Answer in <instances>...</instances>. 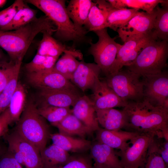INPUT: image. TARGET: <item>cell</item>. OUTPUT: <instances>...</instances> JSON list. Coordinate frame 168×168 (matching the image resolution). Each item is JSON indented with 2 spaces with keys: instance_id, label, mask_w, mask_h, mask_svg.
<instances>
[{
  "instance_id": "obj_1",
  "label": "cell",
  "mask_w": 168,
  "mask_h": 168,
  "mask_svg": "<svg viewBox=\"0 0 168 168\" xmlns=\"http://www.w3.org/2000/svg\"><path fill=\"white\" fill-rule=\"evenodd\" d=\"M122 110L126 117V131L153 134L157 138L168 140V110L153 105L143 98L128 102Z\"/></svg>"
},
{
  "instance_id": "obj_2",
  "label": "cell",
  "mask_w": 168,
  "mask_h": 168,
  "mask_svg": "<svg viewBox=\"0 0 168 168\" xmlns=\"http://www.w3.org/2000/svg\"><path fill=\"white\" fill-rule=\"evenodd\" d=\"M56 30L53 22L45 15L36 18L26 25L15 30H0V47L8 54L10 60L15 62L22 60L35 37L46 31L51 34Z\"/></svg>"
},
{
  "instance_id": "obj_3",
  "label": "cell",
  "mask_w": 168,
  "mask_h": 168,
  "mask_svg": "<svg viewBox=\"0 0 168 168\" xmlns=\"http://www.w3.org/2000/svg\"><path fill=\"white\" fill-rule=\"evenodd\" d=\"M25 2L41 11L53 22L56 27L55 35L58 40L72 41L74 46L77 44H89L92 42V39L86 36L89 32L85 27L76 26L69 18L65 0H27Z\"/></svg>"
},
{
  "instance_id": "obj_4",
  "label": "cell",
  "mask_w": 168,
  "mask_h": 168,
  "mask_svg": "<svg viewBox=\"0 0 168 168\" xmlns=\"http://www.w3.org/2000/svg\"><path fill=\"white\" fill-rule=\"evenodd\" d=\"M168 44L166 40H152L144 47L127 69L140 77L161 72L167 65Z\"/></svg>"
},
{
  "instance_id": "obj_5",
  "label": "cell",
  "mask_w": 168,
  "mask_h": 168,
  "mask_svg": "<svg viewBox=\"0 0 168 168\" xmlns=\"http://www.w3.org/2000/svg\"><path fill=\"white\" fill-rule=\"evenodd\" d=\"M32 101L26 103L15 129L40 152L46 147L50 133L49 126Z\"/></svg>"
},
{
  "instance_id": "obj_6",
  "label": "cell",
  "mask_w": 168,
  "mask_h": 168,
  "mask_svg": "<svg viewBox=\"0 0 168 168\" xmlns=\"http://www.w3.org/2000/svg\"><path fill=\"white\" fill-rule=\"evenodd\" d=\"M124 101H137L143 98V83L138 76L127 69L107 76L104 80Z\"/></svg>"
},
{
  "instance_id": "obj_7",
  "label": "cell",
  "mask_w": 168,
  "mask_h": 168,
  "mask_svg": "<svg viewBox=\"0 0 168 168\" xmlns=\"http://www.w3.org/2000/svg\"><path fill=\"white\" fill-rule=\"evenodd\" d=\"M98 38L97 42L90 43L88 52L93 56L94 61L107 76L110 74L116 57L122 45L115 41L109 35L106 28L93 31Z\"/></svg>"
},
{
  "instance_id": "obj_8",
  "label": "cell",
  "mask_w": 168,
  "mask_h": 168,
  "mask_svg": "<svg viewBox=\"0 0 168 168\" xmlns=\"http://www.w3.org/2000/svg\"><path fill=\"white\" fill-rule=\"evenodd\" d=\"M143 99L153 105L168 110V74L163 71L142 77Z\"/></svg>"
},
{
  "instance_id": "obj_9",
  "label": "cell",
  "mask_w": 168,
  "mask_h": 168,
  "mask_svg": "<svg viewBox=\"0 0 168 168\" xmlns=\"http://www.w3.org/2000/svg\"><path fill=\"white\" fill-rule=\"evenodd\" d=\"M153 134H140L136 136L127 147L122 151L116 152L120 158L123 168H139L144 163L149 145L155 137Z\"/></svg>"
},
{
  "instance_id": "obj_10",
  "label": "cell",
  "mask_w": 168,
  "mask_h": 168,
  "mask_svg": "<svg viewBox=\"0 0 168 168\" xmlns=\"http://www.w3.org/2000/svg\"><path fill=\"white\" fill-rule=\"evenodd\" d=\"M152 40H157L153 30L148 34L125 42L118 51L109 74L119 71L124 66H127L131 63L145 45Z\"/></svg>"
},
{
  "instance_id": "obj_11",
  "label": "cell",
  "mask_w": 168,
  "mask_h": 168,
  "mask_svg": "<svg viewBox=\"0 0 168 168\" xmlns=\"http://www.w3.org/2000/svg\"><path fill=\"white\" fill-rule=\"evenodd\" d=\"M157 11L150 13L139 12L125 25L117 29L119 37L124 42L136 37L148 34L153 30Z\"/></svg>"
},
{
  "instance_id": "obj_12",
  "label": "cell",
  "mask_w": 168,
  "mask_h": 168,
  "mask_svg": "<svg viewBox=\"0 0 168 168\" xmlns=\"http://www.w3.org/2000/svg\"><path fill=\"white\" fill-rule=\"evenodd\" d=\"M27 77L29 82L40 90H64L77 92L76 87L69 80L53 69L46 72L27 73Z\"/></svg>"
},
{
  "instance_id": "obj_13",
  "label": "cell",
  "mask_w": 168,
  "mask_h": 168,
  "mask_svg": "<svg viewBox=\"0 0 168 168\" xmlns=\"http://www.w3.org/2000/svg\"><path fill=\"white\" fill-rule=\"evenodd\" d=\"M91 90L92 101L96 110L124 107L128 103L123 100L105 81L98 78Z\"/></svg>"
},
{
  "instance_id": "obj_14",
  "label": "cell",
  "mask_w": 168,
  "mask_h": 168,
  "mask_svg": "<svg viewBox=\"0 0 168 168\" xmlns=\"http://www.w3.org/2000/svg\"><path fill=\"white\" fill-rule=\"evenodd\" d=\"M3 137L7 142H12L18 148L23 156L26 168H43L40 152L15 129Z\"/></svg>"
},
{
  "instance_id": "obj_15",
  "label": "cell",
  "mask_w": 168,
  "mask_h": 168,
  "mask_svg": "<svg viewBox=\"0 0 168 168\" xmlns=\"http://www.w3.org/2000/svg\"><path fill=\"white\" fill-rule=\"evenodd\" d=\"M96 3L105 16V28L109 27L116 31L139 12L137 9L114 8L107 1L96 0Z\"/></svg>"
},
{
  "instance_id": "obj_16",
  "label": "cell",
  "mask_w": 168,
  "mask_h": 168,
  "mask_svg": "<svg viewBox=\"0 0 168 168\" xmlns=\"http://www.w3.org/2000/svg\"><path fill=\"white\" fill-rule=\"evenodd\" d=\"M90 150L93 168H123L114 149L96 141L91 143Z\"/></svg>"
},
{
  "instance_id": "obj_17",
  "label": "cell",
  "mask_w": 168,
  "mask_h": 168,
  "mask_svg": "<svg viewBox=\"0 0 168 168\" xmlns=\"http://www.w3.org/2000/svg\"><path fill=\"white\" fill-rule=\"evenodd\" d=\"M41 106L67 108L73 106L81 97L77 92L64 90H40Z\"/></svg>"
},
{
  "instance_id": "obj_18",
  "label": "cell",
  "mask_w": 168,
  "mask_h": 168,
  "mask_svg": "<svg viewBox=\"0 0 168 168\" xmlns=\"http://www.w3.org/2000/svg\"><path fill=\"white\" fill-rule=\"evenodd\" d=\"M101 71L96 63L79 62L71 79L72 83L84 92L91 89Z\"/></svg>"
},
{
  "instance_id": "obj_19",
  "label": "cell",
  "mask_w": 168,
  "mask_h": 168,
  "mask_svg": "<svg viewBox=\"0 0 168 168\" xmlns=\"http://www.w3.org/2000/svg\"><path fill=\"white\" fill-rule=\"evenodd\" d=\"M96 132V141L120 151L129 146L130 143L128 141L130 142L140 134L122 130H110L100 128Z\"/></svg>"
},
{
  "instance_id": "obj_20",
  "label": "cell",
  "mask_w": 168,
  "mask_h": 168,
  "mask_svg": "<svg viewBox=\"0 0 168 168\" xmlns=\"http://www.w3.org/2000/svg\"><path fill=\"white\" fill-rule=\"evenodd\" d=\"M42 33L43 37L39 44L37 54L39 55L58 58L62 53H67L72 54L76 58H81L82 53L75 49L74 46H67L54 38L52 34L46 31Z\"/></svg>"
},
{
  "instance_id": "obj_21",
  "label": "cell",
  "mask_w": 168,
  "mask_h": 168,
  "mask_svg": "<svg viewBox=\"0 0 168 168\" xmlns=\"http://www.w3.org/2000/svg\"><path fill=\"white\" fill-rule=\"evenodd\" d=\"M72 106L71 113L92 131H96L100 128L95 109L88 96H81Z\"/></svg>"
},
{
  "instance_id": "obj_22",
  "label": "cell",
  "mask_w": 168,
  "mask_h": 168,
  "mask_svg": "<svg viewBox=\"0 0 168 168\" xmlns=\"http://www.w3.org/2000/svg\"><path fill=\"white\" fill-rule=\"evenodd\" d=\"M99 124L103 128L119 130L124 128L126 117L123 111L113 108L96 110Z\"/></svg>"
},
{
  "instance_id": "obj_23",
  "label": "cell",
  "mask_w": 168,
  "mask_h": 168,
  "mask_svg": "<svg viewBox=\"0 0 168 168\" xmlns=\"http://www.w3.org/2000/svg\"><path fill=\"white\" fill-rule=\"evenodd\" d=\"M53 144L68 152L81 153L90 149L91 142L82 138H75L59 133L50 134Z\"/></svg>"
},
{
  "instance_id": "obj_24",
  "label": "cell",
  "mask_w": 168,
  "mask_h": 168,
  "mask_svg": "<svg viewBox=\"0 0 168 168\" xmlns=\"http://www.w3.org/2000/svg\"><path fill=\"white\" fill-rule=\"evenodd\" d=\"M52 125L58 129L59 133L71 136L77 135L83 138L93 132L72 113Z\"/></svg>"
},
{
  "instance_id": "obj_25",
  "label": "cell",
  "mask_w": 168,
  "mask_h": 168,
  "mask_svg": "<svg viewBox=\"0 0 168 168\" xmlns=\"http://www.w3.org/2000/svg\"><path fill=\"white\" fill-rule=\"evenodd\" d=\"M40 154L43 168H55L65 164L70 156L68 152L52 144L45 147Z\"/></svg>"
},
{
  "instance_id": "obj_26",
  "label": "cell",
  "mask_w": 168,
  "mask_h": 168,
  "mask_svg": "<svg viewBox=\"0 0 168 168\" xmlns=\"http://www.w3.org/2000/svg\"><path fill=\"white\" fill-rule=\"evenodd\" d=\"M94 2L91 0H71L66 10L70 19L76 26L82 27Z\"/></svg>"
},
{
  "instance_id": "obj_27",
  "label": "cell",
  "mask_w": 168,
  "mask_h": 168,
  "mask_svg": "<svg viewBox=\"0 0 168 168\" xmlns=\"http://www.w3.org/2000/svg\"><path fill=\"white\" fill-rule=\"evenodd\" d=\"M26 92L23 85L18 82L7 108L9 113L11 124L18 121L26 104Z\"/></svg>"
},
{
  "instance_id": "obj_28",
  "label": "cell",
  "mask_w": 168,
  "mask_h": 168,
  "mask_svg": "<svg viewBox=\"0 0 168 168\" xmlns=\"http://www.w3.org/2000/svg\"><path fill=\"white\" fill-rule=\"evenodd\" d=\"M162 7L157 5L153 32L159 40L168 41V3L162 5Z\"/></svg>"
},
{
  "instance_id": "obj_29",
  "label": "cell",
  "mask_w": 168,
  "mask_h": 168,
  "mask_svg": "<svg viewBox=\"0 0 168 168\" xmlns=\"http://www.w3.org/2000/svg\"><path fill=\"white\" fill-rule=\"evenodd\" d=\"M37 12V10L30 8L25 3L17 12L11 22L0 30L10 31L18 29L36 18Z\"/></svg>"
},
{
  "instance_id": "obj_30",
  "label": "cell",
  "mask_w": 168,
  "mask_h": 168,
  "mask_svg": "<svg viewBox=\"0 0 168 168\" xmlns=\"http://www.w3.org/2000/svg\"><path fill=\"white\" fill-rule=\"evenodd\" d=\"M162 0H111L110 3L114 8L117 9L126 8L128 7L133 9H142L146 12L153 11L159 3H162Z\"/></svg>"
},
{
  "instance_id": "obj_31",
  "label": "cell",
  "mask_w": 168,
  "mask_h": 168,
  "mask_svg": "<svg viewBox=\"0 0 168 168\" xmlns=\"http://www.w3.org/2000/svg\"><path fill=\"white\" fill-rule=\"evenodd\" d=\"M76 58L70 54L64 53L56 62L53 70L71 80L79 63Z\"/></svg>"
},
{
  "instance_id": "obj_32",
  "label": "cell",
  "mask_w": 168,
  "mask_h": 168,
  "mask_svg": "<svg viewBox=\"0 0 168 168\" xmlns=\"http://www.w3.org/2000/svg\"><path fill=\"white\" fill-rule=\"evenodd\" d=\"M58 58L36 54L32 60L25 65L27 73L40 72L52 70Z\"/></svg>"
},
{
  "instance_id": "obj_33",
  "label": "cell",
  "mask_w": 168,
  "mask_h": 168,
  "mask_svg": "<svg viewBox=\"0 0 168 168\" xmlns=\"http://www.w3.org/2000/svg\"><path fill=\"white\" fill-rule=\"evenodd\" d=\"M40 114L52 125L57 123L71 113L70 107L64 108L51 106H40L37 107Z\"/></svg>"
},
{
  "instance_id": "obj_34",
  "label": "cell",
  "mask_w": 168,
  "mask_h": 168,
  "mask_svg": "<svg viewBox=\"0 0 168 168\" xmlns=\"http://www.w3.org/2000/svg\"><path fill=\"white\" fill-rule=\"evenodd\" d=\"M21 66L18 67L11 76L7 84L0 93V114L9 106L18 82Z\"/></svg>"
},
{
  "instance_id": "obj_35",
  "label": "cell",
  "mask_w": 168,
  "mask_h": 168,
  "mask_svg": "<svg viewBox=\"0 0 168 168\" xmlns=\"http://www.w3.org/2000/svg\"><path fill=\"white\" fill-rule=\"evenodd\" d=\"M105 19L102 11L94 2L84 24L85 28L88 31H94L105 28Z\"/></svg>"
},
{
  "instance_id": "obj_36",
  "label": "cell",
  "mask_w": 168,
  "mask_h": 168,
  "mask_svg": "<svg viewBox=\"0 0 168 168\" xmlns=\"http://www.w3.org/2000/svg\"><path fill=\"white\" fill-rule=\"evenodd\" d=\"M154 137L149 145L145 161L139 168H168L159 153Z\"/></svg>"
},
{
  "instance_id": "obj_37",
  "label": "cell",
  "mask_w": 168,
  "mask_h": 168,
  "mask_svg": "<svg viewBox=\"0 0 168 168\" xmlns=\"http://www.w3.org/2000/svg\"><path fill=\"white\" fill-rule=\"evenodd\" d=\"M22 62L15 63L10 60L0 63V93L5 87L16 68Z\"/></svg>"
},
{
  "instance_id": "obj_38",
  "label": "cell",
  "mask_w": 168,
  "mask_h": 168,
  "mask_svg": "<svg viewBox=\"0 0 168 168\" xmlns=\"http://www.w3.org/2000/svg\"><path fill=\"white\" fill-rule=\"evenodd\" d=\"M21 0H16L9 7L0 11V30L7 26L17 12L25 4Z\"/></svg>"
},
{
  "instance_id": "obj_39",
  "label": "cell",
  "mask_w": 168,
  "mask_h": 168,
  "mask_svg": "<svg viewBox=\"0 0 168 168\" xmlns=\"http://www.w3.org/2000/svg\"><path fill=\"white\" fill-rule=\"evenodd\" d=\"M91 158L80 153L70 156L65 164L55 168H93Z\"/></svg>"
},
{
  "instance_id": "obj_40",
  "label": "cell",
  "mask_w": 168,
  "mask_h": 168,
  "mask_svg": "<svg viewBox=\"0 0 168 168\" xmlns=\"http://www.w3.org/2000/svg\"><path fill=\"white\" fill-rule=\"evenodd\" d=\"M0 168H23L7 150L0 158Z\"/></svg>"
},
{
  "instance_id": "obj_41",
  "label": "cell",
  "mask_w": 168,
  "mask_h": 168,
  "mask_svg": "<svg viewBox=\"0 0 168 168\" xmlns=\"http://www.w3.org/2000/svg\"><path fill=\"white\" fill-rule=\"evenodd\" d=\"M156 142L159 153L166 166L168 165V140L155 136Z\"/></svg>"
},
{
  "instance_id": "obj_42",
  "label": "cell",
  "mask_w": 168,
  "mask_h": 168,
  "mask_svg": "<svg viewBox=\"0 0 168 168\" xmlns=\"http://www.w3.org/2000/svg\"><path fill=\"white\" fill-rule=\"evenodd\" d=\"M10 124V117L7 108L0 114V138L8 132V126Z\"/></svg>"
},
{
  "instance_id": "obj_43",
  "label": "cell",
  "mask_w": 168,
  "mask_h": 168,
  "mask_svg": "<svg viewBox=\"0 0 168 168\" xmlns=\"http://www.w3.org/2000/svg\"><path fill=\"white\" fill-rule=\"evenodd\" d=\"M8 60L3 52L0 49V63Z\"/></svg>"
},
{
  "instance_id": "obj_44",
  "label": "cell",
  "mask_w": 168,
  "mask_h": 168,
  "mask_svg": "<svg viewBox=\"0 0 168 168\" xmlns=\"http://www.w3.org/2000/svg\"><path fill=\"white\" fill-rule=\"evenodd\" d=\"M7 150V149H5V148L0 144V158L6 152Z\"/></svg>"
},
{
  "instance_id": "obj_45",
  "label": "cell",
  "mask_w": 168,
  "mask_h": 168,
  "mask_svg": "<svg viewBox=\"0 0 168 168\" xmlns=\"http://www.w3.org/2000/svg\"><path fill=\"white\" fill-rule=\"evenodd\" d=\"M7 1L6 0H0V8L2 7L5 5Z\"/></svg>"
}]
</instances>
